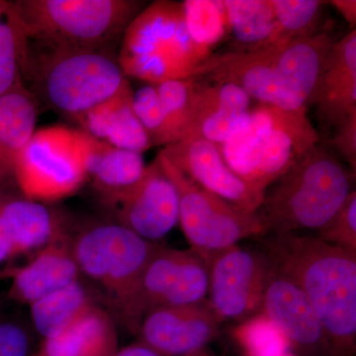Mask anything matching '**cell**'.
I'll return each mask as SVG.
<instances>
[{"mask_svg": "<svg viewBox=\"0 0 356 356\" xmlns=\"http://www.w3.org/2000/svg\"><path fill=\"white\" fill-rule=\"evenodd\" d=\"M261 254L306 295L327 337L329 356L356 353V254L317 236L271 235Z\"/></svg>", "mask_w": 356, "mask_h": 356, "instance_id": "obj_1", "label": "cell"}, {"mask_svg": "<svg viewBox=\"0 0 356 356\" xmlns=\"http://www.w3.org/2000/svg\"><path fill=\"white\" fill-rule=\"evenodd\" d=\"M353 180L351 173L317 145L267 189L255 215L266 235L318 232L355 191Z\"/></svg>", "mask_w": 356, "mask_h": 356, "instance_id": "obj_2", "label": "cell"}, {"mask_svg": "<svg viewBox=\"0 0 356 356\" xmlns=\"http://www.w3.org/2000/svg\"><path fill=\"white\" fill-rule=\"evenodd\" d=\"M211 55L189 35L182 2L159 0L143 8L126 28L118 63L126 77L158 86L194 79Z\"/></svg>", "mask_w": 356, "mask_h": 356, "instance_id": "obj_3", "label": "cell"}, {"mask_svg": "<svg viewBox=\"0 0 356 356\" xmlns=\"http://www.w3.org/2000/svg\"><path fill=\"white\" fill-rule=\"evenodd\" d=\"M30 41L105 51L144 8L139 0H15Z\"/></svg>", "mask_w": 356, "mask_h": 356, "instance_id": "obj_4", "label": "cell"}, {"mask_svg": "<svg viewBox=\"0 0 356 356\" xmlns=\"http://www.w3.org/2000/svg\"><path fill=\"white\" fill-rule=\"evenodd\" d=\"M28 79L51 108L74 121L130 86L118 60L81 49L47 48L32 55Z\"/></svg>", "mask_w": 356, "mask_h": 356, "instance_id": "obj_5", "label": "cell"}, {"mask_svg": "<svg viewBox=\"0 0 356 356\" xmlns=\"http://www.w3.org/2000/svg\"><path fill=\"white\" fill-rule=\"evenodd\" d=\"M161 245L118 222L89 224L72 236L81 277L97 284L112 310L130 294Z\"/></svg>", "mask_w": 356, "mask_h": 356, "instance_id": "obj_6", "label": "cell"}, {"mask_svg": "<svg viewBox=\"0 0 356 356\" xmlns=\"http://www.w3.org/2000/svg\"><path fill=\"white\" fill-rule=\"evenodd\" d=\"M159 159L179 199V224L191 252L206 264L217 252L252 236H266L255 213L245 212L205 191L159 152Z\"/></svg>", "mask_w": 356, "mask_h": 356, "instance_id": "obj_7", "label": "cell"}, {"mask_svg": "<svg viewBox=\"0 0 356 356\" xmlns=\"http://www.w3.org/2000/svg\"><path fill=\"white\" fill-rule=\"evenodd\" d=\"M208 288V266L200 257L191 250L161 245L130 294L113 309L115 318L129 332L137 334L151 312L197 303L206 298Z\"/></svg>", "mask_w": 356, "mask_h": 356, "instance_id": "obj_8", "label": "cell"}, {"mask_svg": "<svg viewBox=\"0 0 356 356\" xmlns=\"http://www.w3.org/2000/svg\"><path fill=\"white\" fill-rule=\"evenodd\" d=\"M86 181L76 130L51 126L35 131L16 166L21 194L50 204L74 195Z\"/></svg>", "mask_w": 356, "mask_h": 356, "instance_id": "obj_9", "label": "cell"}, {"mask_svg": "<svg viewBox=\"0 0 356 356\" xmlns=\"http://www.w3.org/2000/svg\"><path fill=\"white\" fill-rule=\"evenodd\" d=\"M209 303L219 320L243 322L261 313L269 264L261 252L236 243L208 262Z\"/></svg>", "mask_w": 356, "mask_h": 356, "instance_id": "obj_10", "label": "cell"}, {"mask_svg": "<svg viewBox=\"0 0 356 356\" xmlns=\"http://www.w3.org/2000/svg\"><path fill=\"white\" fill-rule=\"evenodd\" d=\"M108 208L116 222L149 242L165 238L179 222L177 188L156 158L139 181Z\"/></svg>", "mask_w": 356, "mask_h": 356, "instance_id": "obj_11", "label": "cell"}, {"mask_svg": "<svg viewBox=\"0 0 356 356\" xmlns=\"http://www.w3.org/2000/svg\"><path fill=\"white\" fill-rule=\"evenodd\" d=\"M221 321L209 301L156 309L140 323L139 343L159 356H187L204 350L219 334Z\"/></svg>", "mask_w": 356, "mask_h": 356, "instance_id": "obj_12", "label": "cell"}, {"mask_svg": "<svg viewBox=\"0 0 356 356\" xmlns=\"http://www.w3.org/2000/svg\"><path fill=\"white\" fill-rule=\"evenodd\" d=\"M161 153L185 177L238 209L255 213L261 205L264 194L232 170L217 144L201 138H185L163 147Z\"/></svg>", "mask_w": 356, "mask_h": 356, "instance_id": "obj_13", "label": "cell"}, {"mask_svg": "<svg viewBox=\"0 0 356 356\" xmlns=\"http://www.w3.org/2000/svg\"><path fill=\"white\" fill-rule=\"evenodd\" d=\"M261 313L282 332L293 350L304 356H329L324 329L310 301L291 280L270 264Z\"/></svg>", "mask_w": 356, "mask_h": 356, "instance_id": "obj_14", "label": "cell"}, {"mask_svg": "<svg viewBox=\"0 0 356 356\" xmlns=\"http://www.w3.org/2000/svg\"><path fill=\"white\" fill-rule=\"evenodd\" d=\"M332 43L331 36L321 31L285 43H276L277 100L274 108L306 112Z\"/></svg>", "mask_w": 356, "mask_h": 356, "instance_id": "obj_15", "label": "cell"}, {"mask_svg": "<svg viewBox=\"0 0 356 356\" xmlns=\"http://www.w3.org/2000/svg\"><path fill=\"white\" fill-rule=\"evenodd\" d=\"M0 216L21 266L72 233L64 213L49 203L26 197L18 189L0 191Z\"/></svg>", "mask_w": 356, "mask_h": 356, "instance_id": "obj_16", "label": "cell"}, {"mask_svg": "<svg viewBox=\"0 0 356 356\" xmlns=\"http://www.w3.org/2000/svg\"><path fill=\"white\" fill-rule=\"evenodd\" d=\"M278 44L252 51H228L211 55L196 72L212 83H229L243 89L250 98L267 106H275L276 57Z\"/></svg>", "mask_w": 356, "mask_h": 356, "instance_id": "obj_17", "label": "cell"}, {"mask_svg": "<svg viewBox=\"0 0 356 356\" xmlns=\"http://www.w3.org/2000/svg\"><path fill=\"white\" fill-rule=\"evenodd\" d=\"M76 142L88 181L107 207L144 175L147 165L142 154L111 146L81 130L76 131Z\"/></svg>", "mask_w": 356, "mask_h": 356, "instance_id": "obj_18", "label": "cell"}, {"mask_svg": "<svg viewBox=\"0 0 356 356\" xmlns=\"http://www.w3.org/2000/svg\"><path fill=\"white\" fill-rule=\"evenodd\" d=\"M72 233L47 245L11 276L9 298L30 306L81 280L72 250Z\"/></svg>", "mask_w": 356, "mask_h": 356, "instance_id": "obj_19", "label": "cell"}, {"mask_svg": "<svg viewBox=\"0 0 356 356\" xmlns=\"http://www.w3.org/2000/svg\"><path fill=\"white\" fill-rule=\"evenodd\" d=\"M310 103L334 126L356 113V30L332 43Z\"/></svg>", "mask_w": 356, "mask_h": 356, "instance_id": "obj_20", "label": "cell"}, {"mask_svg": "<svg viewBox=\"0 0 356 356\" xmlns=\"http://www.w3.org/2000/svg\"><path fill=\"white\" fill-rule=\"evenodd\" d=\"M250 105V96L233 84H197L193 116L185 138L222 144L248 120Z\"/></svg>", "mask_w": 356, "mask_h": 356, "instance_id": "obj_21", "label": "cell"}, {"mask_svg": "<svg viewBox=\"0 0 356 356\" xmlns=\"http://www.w3.org/2000/svg\"><path fill=\"white\" fill-rule=\"evenodd\" d=\"M38 103L24 83L0 96V191L17 189L18 159L36 131Z\"/></svg>", "mask_w": 356, "mask_h": 356, "instance_id": "obj_22", "label": "cell"}, {"mask_svg": "<svg viewBox=\"0 0 356 356\" xmlns=\"http://www.w3.org/2000/svg\"><path fill=\"white\" fill-rule=\"evenodd\" d=\"M81 131L119 149L144 154L153 147L133 107L131 86L77 118Z\"/></svg>", "mask_w": 356, "mask_h": 356, "instance_id": "obj_23", "label": "cell"}, {"mask_svg": "<svg viewBox=\"0 0 356 356\" xmlns=\"http://www.w3.org/2000/svg\"><path fill=\"white\" fill-rule=\"evenodd\" d=\"M119 350L116 321L93 304L58 336L42 341L39 356H113Z\"/></svg>", "mask_w": 356, "mask_h": 356, "instance_id": "obj_24", "label": "cell"}, {"mask_svg": "<svg viewBox=\"0 0 356 356\" xmlns=\"http://www.w3.org/2000/svg\"><path fill=\"white\" fill-rule=\"evenodd\" d=\"M31 44L16 2L0 0V96L27 79Z\"/></svg>", "mask_w": 356, "mask_h": 356, "instance_id": "obj_25", "label": "cell"}, {"mask_svg": "<svg viewBox=\"0 0 356 356\" xmlns=\"http://www.w3.org/2000/svg\"><path fill=\"white\" fill-rule=\"evenodd\" d=\"M97 304L92 292L79 280L30 305L35 332L42 339L58 336L86 309Z\"/></svg>", "mask_w": 356, "mask_h": 356, "instance_id": "obj_26", "label": "cell"}, {"mask_svg": "<svg viewBox=\"0 0 356 356\" xmlns=\"http://www.w3.org/2000/svg\"><path fill=\"white\" fill-rule=\"evenodd\" d=\"M273 125L270 107L264 105L250 112L245 125L229 139L218 145L227 165L250 186Z\"/></svg>", "mask_w": 356, "mask_h": 356, "instance_id": "obj_27", "label": "cell"}, {"mask_svg": "<svg viewBox=\"0 0 356 356\" xmlns=\"http://www.w3.org/2000/svg\"><path fill=\"white\" fill-rule=\"evenodd\" d=\"M229 31L243 51L273 44L280 31L271 0H224Z\"/></svg>", "mask_w": 356, "mask_h": 356, "instance_id": "obj_28", "label": "cell"}, {"mask_svg": "<svg viewBox=\"0 0 356 356\" xmlns=\"http://www.w3.org/2000/svg\"><path fill=\"white\" fill-rule=\"evenodd\" d=\"M182 6L191 38L199 46L212 50L229 31L224 1L185 0Z\"/></svg>", "mask_w": 356, "mask_h": 356, "instance_id": "obj_29", "label": "cell"}, {"mask_svg": "<svg viewBox=\"0 0 356 356\" xmlns=\"http://www.w3.org/2000/svg\"><path fill=\"white\" fill-rule=\"evenodd\" d=\"M156 88L173 144L184 139L191 127L197 83L195 79H177L158 84Z\"/></svg>", "mask_w": 356, "mask_h": 356, "instance_id": "obj_30", "label": "cell"}, {"mask_svg": "<svg viewBox=\"0 0 356 356\" xmlns=\"http://www.w3.org/2000/svg\"><path fill=\"white\" fill-rule=\"evenodd\" d=\"M233 334L247 356H283L291 350L282 332L262 313L241 322Z\"/></svg>", "mask_w": 356, "mask_h": 356, "instance_id": "obj_31", "label": "cell"}, {"mask_svg": "<svg viewBox=\"0 0 356 356\" xmlns=\"http://www.w3.org/2000/svg\"><path fill=\"white\" fill-rule=\"evenodd\" d=\"M271 3L280 26L277 37L273 44L285 43L318 32L317 26L320 19L321 9L324 6L325 1L271 0Z\"/></svg>", "mask_w": 356, "mask_h": 356, "instance_id": "obj_32", "label": "cell"}, {"mask_svg": "<svg viewBox=\"0 0 356 356\" xmlns=\"http://www.w3.org/2000/svg\"><path fill=\"white\" fill-rule=\"evenodd\" d=\"M133 107L153 146L172 144L170 129L156 86L147 84L133 92Z\"/></svg>", "mask_w": 356, "mask_h": 356, "instance_id": "obj_33", "label": "cell"}, {"mask_svg": "<svg viewBox=\"0 0 356 356\" xmlns=\"http://www.w3.org/2000/svg\"><path fill=\"white\" fill-rule=\"evenodd\" d=\"M318 238L356 254V191L350 192L331 221L317 232Z\"/></svg>", "mask_w": 356, "mask_h": 356, "instance_id": "obj_34", "label": "cell"}, {"mask_svg": "<svg viewBox=\"0 0 356 356\" xmlns=\"http://www.w3.org/2000/svg\"><path fill=\"white\" fill-rule=\"evenodd\" d=\"M31 330L19 320L0 316V356H34Z\"/></svg>", "mask_w": 356, "mask_h": 356, "instance_id": "obj_35", "label": "cell"}, {"mask_svg": "<svg viewBox=\"0 0 356 356\" xmlns=\"http://www.w3.org/2000/svg\"><path fill=\"white\" fill-rule=\"evenodd\" d=\"M334 145L339 154L348 163L351 170H356V113L336 126Z\"/></svg>", "mask_w": 356, "mask_h": 356, "instance_id": "obj_36", "label": "cell"}, {"mask_svg": "<svg viewBox=\"0 0 356 356\" xmlns=\"http://www.w3.org/2000/svg\"><path fill=\"white\" fill-rule=\"evenodd\" d=\"M20 267V262L16 257L10 240L7 236L3 221L0 216V280L11 278Z\"/></svg>", "mask_w": 356, "mask_h": 356, "instance_id": "obj_37", "label": "cell"}, {"mask_svg": "<svg viewBox=\"0 0 356 356\" xmlns=\"http://www.w3.org/2000/svg\"><path fill=\"white\" fill-rule=\"evenodd\" d=\"M334 6L337 13L341 14L344 20L350 24L353 30L356 26V1L355 0H332L327 2Z\"/></svg>", "mask_w": 356, "mask_h": 356, "instance_id": "obj_38", "label": "cell"}, {"mask_svg": "<svg viewBox=\"0 0 356 356\" xmlns=\"http://www.w3.org/2000/svg\"><path fill=\"white\" fill-rule=\"evenodd\" d=\"M113 356H159L147 346L139 343L131 344L119 350Z\"/></svg>", "mask_w": 356, "mask_h": 356, "instance_id": "obj_39", "label": "cell"}, {"mask_svg": "<svg viewBox=\"0 0 356 356\" xmlns=\"http://www.w3.org/2000/svg\"><path fill=\"white\" fill-rule=\"evenodd\" d=\"M187 356H215V355H211L210 353H208V351L206 350L205 348H204V350H199V351H197V353H192V355H187Z\"/></svg>", "mask_w": 356, "mask_h": 356, "instance_id": "obj_40", "label": "cell"}, {"mask_svg": "<svg viewBox=\"0 0 356 356\" xmlns=\"http://www.w3.org/2000/svg\"><path fill=\"white\" fill-rule=\"evenodd\" d=\"M1 310H2V297H1V293H0V316H1Z\"/></svg>", "mask_w": 356, "mask_h": 356, "instance_id": "obj_41", "label": "cell"}, {"mask_svg": "<svg viewBox=\"0 0 356 356\" xmlns=\"http://www.w3.org/2000/svg\"><path fill=\"white\" fill-rule=\"evenodd\" d=\"M283 356H299V355H293V353H286V355H284Z\"/></svg>", "mask_w": 356, "mask_h": 356, "instance_id": "obj_42", "label": "cell"}, {"mask_svg": "<svg viewBox=\"0 0 356 356\" xmlns=\"http://www.w3.org/2000/svg\"><path fill=\"white\" fill-rule=\"evenodd\" d=\"M34 356H39L38 355H34Z\"/></svg>", "mask_w": 356, "mask_h": 356, "instance_id": "obj_43", "label": "cell"}]
</instances>
